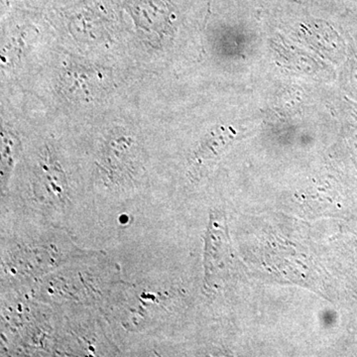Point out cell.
Wrapping results in <instances>:
<instances>
[{
  "instance_id": "cell-1",
  "label": "cell",
  "mask_w": 357,
  "mask_h": 357,
  "mask_svg": "<svg viewBox=\"0 0 357 357\" xmlns=\"http://www.w3.org/2000/svg\"><path fill=\"white\" fill-rule=\"evenodd\" d=\"M16 155V144L13 136L2 133V185L8 180V174L13 169L14 157Z\"/></svg>"
}]
</instances>
